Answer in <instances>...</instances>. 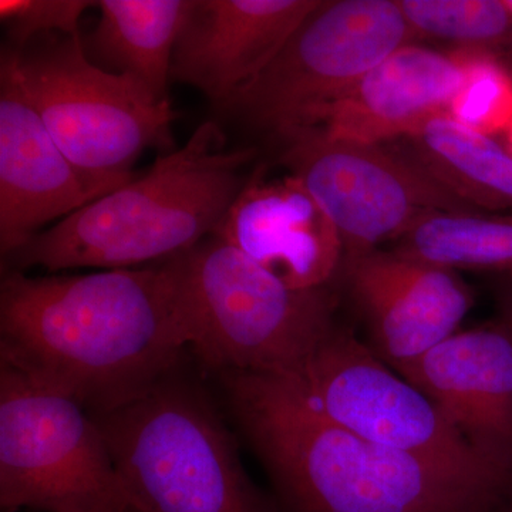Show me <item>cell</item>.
I'll return each mask as SVG.
<instances>
[{
  "instance_id": "6da1fadb",
  "label": "cell",
  "mask_w": 512,
  "mask_h": 512,
  "mask_svg": "<svg viewBox=\"0 0 512 512\" xmlns=\"http://www.w3.org/2000/svg\"><path fill=\"white\" fill-rule=\"evenodd\" d=\"M190 349L181 258L87 275L28 276L0 284V362L110 412L177 369Z\"/></svg>"
},
{
  "instance_id": "7a4b0ae2",
  "label": "cell",
  "mask_w": 512,
  "mask_h": 512,
  "mask_svg": "<svg viewBox=\"0 0 512 512\" xmlns=\"http://www.w3.org/2000/svg\"><path fill=\"white\" fill-rule=\"evenodd\" d=\"M221 379L282 512H512V476H478L372 443L312 409L288 377Z\"/></svg>"
},
{
  "instance_id": "3957f363",
  "label": "cell",
  "mask_w": 512,
  "mask_h": 512,
  "mask_svg": "<svg viewBox=\"0 0 512 512\" xmlns=\"http://www.w3.org/2000/svg\"><path fill=\"white\" fill-rule=\"evenodd\" d=\"M254 150H228L214 121L141 177L39 232L9 256V269L138 268L170 261L214 235L245 183Z\"/></svg>"
},
{
  "instance_id": "277c9868",
  "label": "cell",
  "mask_w": 512,
  "mask_h": 512,
  "mask_svg": "<svg viewBox=\"0 0 512 512\" xmlns=\"http://www.w3.org/2000/svg\"><path fill=\"white\" fill-rule=\"evenodd\" d=\"M99 424L136 512H282L242 466L208 394L177 369Z\"/></svg>"
},
{
  "instance_id": "5b68a950",
  "label": "cell",
  "mask_w": 512,
  "mask_h": 512,
  "mask_svg": "<svg viewBox=\"0 0 512 512\" xmlns=\"http://www.w3.org/2000/svg\"><path fill=\"white\" fill-rule=\"evenodd\" d=\"M180 258L190 349L208 370L298 376L338 323L330 286L289 288L214 235Z\"/></svg>"
},
{
  "instance_id": "8992f818",
  "label": "cell",
  "mask_w": 512,
  "mask_h": 512,
  "mask_svg": "<svg viewBox=\"0 0 512 512\" xmlns=\"http://www.w3.org/2000/svg\"><path fill=\"white\" fill-rule=\"evenodd\" d=\"M2 512H136L82 404L0 362Z\"/></svg>"
},
{
  "instance_id": "52a82bcc",
  "label": "cell",
  "mask_w": 512,
  "mask_h": 512,
  "mask_svg": "<svg viewBox=\"0 0 512 512\" xmlns=\"http://www.w3.org/2000/svg\"><path fill=\"white\" fill-rule=\"evenodd\" d=\"M23 86L77 170L109 192L130 183L147 148L170 146L177 113L144 84L93 62L80 35L19 53Z\"/></svg>"
},
{
  "instance_id": "ba28073f",
  "label": "cell",
  "mask_w": 512,
  "mask_h": 512,
  "mask_svg": "<svg viewBox=\"0 0 512 512\" xmlns=\"http://www.w3.org/2000/svg\"><path fill=\"white\" fill-rule=\"evenodd\" d=\"M288 379L312 409L372 443L478 476H512V467L471 446L426 394L339 320Z\"/></svg>"
},
{
  "instance_id": "9c48e42d",
  "label": "cell",
  "mask_w": 512,
  "mask_h": 512,
  "mask_svg": "<svg viewBox=\"0 0 512 512\" xmlns=\"http://www.w3.org/2000/svg\"><path fill=\"white\" fill-rule=\"evenodd\" d=\"M414 39L399 0H320L274 62L225 107L276 134L305 126Z\"/></svg>"
},
{
  "instance_id": "30bf717a",
  "label": "cell",
  "mask_w": 512,
  "mask_h": 512,
  "mask_svg": "<svg viewBox=\"0 0 512 512\" xmlns=\"http://www.w3.org/2000/svg\"><path fill=\"white\" fill-rule=\"evenodd\" d=\"M281 161L338 229L345 258L396 242L426 215L484 214L443 187L407 153L333 140L315 127L278 134Z\"/></svg>"
},
{
  "instance_id": "8fae6325",
  "label": "cell",
  "mask_w": 512,
  "mask_h": 512,
  "mask_svg": "<svg viewBox=\"0 0 512 512\" xmlns=\"http://www.w3.org/2000/svg\"><path fill=\"white\" fill-rule=\"evenodd\" d=\"M336 281L365 325L363 340L394 372L457 333L474 303L458 272L392 249L343 259Z\"/></svg>"
},
{
  "instance_id": "7c38bea8",
  "label": "cell",
  "mask_w": 512,
  "mask_h": 512,
  "mask_svg": "<svg viewBox=\"0 0 512 512\" xmlns=\"http://www.w3.org/2000/svg\"><path fill=\"white\" fill-rule=\"evenodd\" d=\"M109 191L92 183L57 146L30 101L19 52L0 60V252H18L40 228Z\"/></svg>"
},
{
  "instance_id": "4fadbf2b",
  "label": "cell",
  "mask_w": 512,
  "mask_h": 512,
  "mask_svg": "<svg viewBox=\"0 0 512 512\" xmlns=\"http://www.w3.org/2000/svg\"><path fill=\"white\" fill-rule=\"evenodd\" d=\"M483 456L512 467V329L458 330L396 370Z\"/></svg>"
},
{
  "instance_id": "5bb4252c",
  "label": "cell",
  "mask_w": 512,
  "mask_h": 512,
  "mask_svg": "<svg viewBox=\"0 0 512 512\" xmlns=\"http://www.w3.org/2000/svg\"><path fill=\"white\" fill-rule=\"evenodd\" d=\"M214 237L293 289L329 286L338 279L345 258L338 229L291 174L271 181L255 174L239 191Z\"/></svg>"
},
{
  "instance_id": "9a60e30c",
  "label": "cell",
  "mask_w": 512,
  "mask_h": 512,
  "mask_svg": "<svg viewBox=\"0 0 512 512\" xmlns=\"http://www.w3.org/2000/svg\"><path fill=\"white\" fill-rule=\"evenodd\" d=\"M320 0H194L171 77L225 106L284 49Z\"/></svg>"
},
{
  "instance_id": "2e32d148",
  "label": "cell",
  "mask_w": 512,
  "mask_h": 512,
  "mask_svg": "<svg viewBox=\"0 0 512 512\" xmlns=\"http://www.w3.org/2000/svg\"><path fill=\"white\" fill-rule=\"evenodd\" d=\"M468 64V50L441 53L414 43L400 47L301 127L367 146L406 138L424 121L447 113L466 82Z\"/></svg>"
},
{
  "instance_id": "e0dca14e",
  "label": "cell",
  "mask_w": 512,
  "mask_h": 512,
  "mask_svg": "<svg viewBox=\"0 0 512 512\" xmlns=\"http://www.w3.org/2000/svg\"><path fill=\"white\" fill-rule=\"evenodd\" d=\"M194 0H100V19L90 36L94 63L126 74L158 99H168L178 37Z\"/></svg>"
},
{
  "instance_id": "ac0fdd59",
  "label": "cell",
  "mask_w": 512,
  "mask_h": 512,
  "mask_svg": "<svg viewBox=\"0 0 512 512\" xmlns=\"http://www.w3.org/2000/svg\"><path fill=\"white\" fill-rule=\"evenodd\" d=\"M407 141L409 156L477 211H512V153L448 113L424 121Z\"/></svg>"
},
{
  "instance_id": "d6986e66",
  "label": "cell",
  "mask_w": 512,
  "mask_h": 512,
  "mask_svg": "<svg viewBox=\"0 0 512 512\" xmlns=\"http://www.w3.org/2000/svg\"><path fill=\"white\" fill-rule=\"evenodd\" d=\"M393 244L396 254L450 271L512 275V212H436L421 218Z\"/></svg>"
},
{
  "instance_id": "ffe728a7",
  "label": "cell",
  "mask_w": 512,
  "mask_h": 512,
  "mask_svg": "<svg viewBox=\"0 0 512 512\" xmlns=\"http://www.w3.org/2000/svg\"><path fill=\"white\" fill-rule=\"evenodd\" d=\"M417 37H436L464 50L512 53V12L504 0H399Z\"/></svg>"
},
{
  "instance_id": "44dd1931",
  "label": "cell",
  "mask_w": 512,
  "mask_h": 512,
  "mask_svg": "<svg viewBox=\"0 0 512 512\" xmlns=\"http://www.w3.org/2000/svg\"><path fill=\"white\" fill-rule=\"evenodd\" d=\"M470 52L466 82L451 101L447 113L466 126L491 136V131L510 126L512 83L497 57Z\"/></svg>"
},
{
  "instance_id": "7402d4cb",
  "label": "cell",
  "mask_w": 512,
  "mask_h": 512,
  "mask_svg": "<svg viewBox=\"0 0 512 512\" xmlns=\"http://www.w3.org/2000/svg\"><path fill=\"white\" fill-rule=\"evenodd\" d=\"M97 6L89 0H0V20L19 45L45 32L79 35L86 10Z\"/></svg>"
},
{
  "instance_id": "603a6c76",
  "label": "cell",
  "mask_w": 512,
  "mask_h": 512,
  "mask_svg": "<svg viewBox=\"0 0 512 512\" xmlns=\"http://www.w3.org/2000/svg\"><path fill=\"white\" fill-rule=\"evenodd\" d=\"M498 322L512 329V275L497 276L493 285Z\"/></svg>"
},
{
  "instance_id": "cb8c5ba5",
  "label": "cell",
  "mask_w": 512,
  "mask_h": 512,
  "mask_svg": "<svg viewBox=\"0 0 512 512\" xmlns=\"http://www.w3.org/2000/svg\"><path fill=\"white\" fill-rule=\"evenodd\" d=\"M508 138H510L511 150H512V120H511L510 126H508ZM511 153H512V151H511Z\"/></svg>"
}]
</instances>
